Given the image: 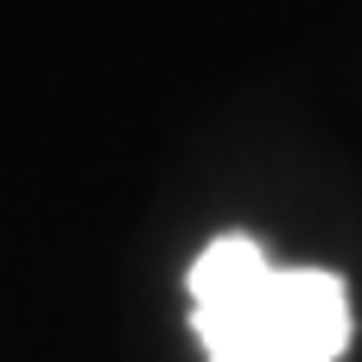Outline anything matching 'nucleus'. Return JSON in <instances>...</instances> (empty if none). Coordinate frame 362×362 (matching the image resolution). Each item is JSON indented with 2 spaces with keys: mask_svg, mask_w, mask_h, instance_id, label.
I'll return each instance as SVG.
<instances>
[{
  "mask_svg": "<svg viewBox=\"0 0 362 362\" xmlns=\"http://www.w3.org/2000/svg\"><path fill=\"white\" fill-rule=\"evenodd\" d=\"M185 286L204 362H337L350 350L344 280L331 267H280L255 235H216Z\"/></svg>",
  "mask_w": 362,
  "mask_h": 362,
  "instance_id": "1",
  "label": "nucleus"
}]
</instances>
